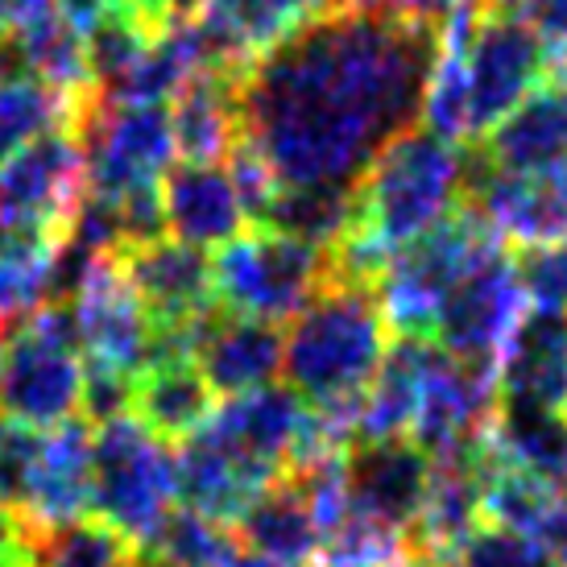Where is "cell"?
<instances>
[{
    "label": "cell",
    "mask_w": 567,
    "mask_h": 567,
    "mask_svg": "<svg viewBox=\"0 0 567 567\" xmlns=\"http://www.w3.org/2000/svg\"><path fill=\"white\" fill-rule=\"evenodd\" d=\"M435 30L340 0L240 75V142L282 190H352L414 128Z\"/></svg>",
    "instance_id": "cell-1"
},
{
    "label": "cell",
    "mask_w": 567,
    "mask_h": 567,
    "mask_svg": "<svg viewBox=\"0 0 567 567\" xmlns=\"http://www.w3.org/2000/svg\"><path fill=\"white\" fill-rule=\"evenodd\" d=\"M468 187L473 166L456 145L426 128L398 133L352 187V224L328 252L331 278L378 290L390 257L468 204Z\"/></svg>",
    "instance_id": "cell-2"
},
{
    "label": "cell",
    "mask_w": 567,
    "mask_h": 567,
    "mask_svg": "<svg viewBox=\"0 0 567 567\" xmlns=\"http://www.w3.org/2000/svg\"><path fill=\"white\" fill-rule=\"evenodd\" d=\"M390 352L378 290L331 278L282 336L286 385L319 410L357 406Z\"/></svg>",
    "instance_id": "cell-3"
},
{
    "label": "cell",
    "mask_w": 567,
    "mask_h": 567,
    "mask_svg": "<svg viewBox=\"0 0 567 567\" xmlns=\"http://www.w3.org/2000/svg\"><path fill=\"white\" fill-rule=\"evenodd\" d=\"M178 505V452L125 410L104 419L92 443V509L145 551Z\"/></svg>",
    "instance_id": "cell-4"
},
{
    "label": "cell",
    "mask_w": 567,
    "mask_h": 567,
    "mask_svg": "<svg viewBox=\"0 0 567 567\" xmlns=\"http://www.w3.org/2000/svg\"><path fill=\"white\" fill-rule=\"evenodd\" d=\"M502 245L473 204L456 207L426 237L398 249L378 278V302L385 328L406 340H431L447 295L468 269Z\"/></svg>",
    "instance_id": "cell-5"
},
{
    "label": "cell",
    "mask_w": 567,
    "mask_h": 567,
    "mask_svg": "<svg viewBox=\"0 0 567 567\" xmlns=\"http://www.w3.org/2000/svg\"><path fill=\"white\" fill-rule=\"evenodd\" d=\"M71 261V328L83 352V364L92 378L133 381L142 378L154 352H158V328L150 323L125 266L116 252H75L66 245Z\"/></svg>",
    "instance_id": "cell-6"
},
{
    "label": "cell",
    "mask_w": 567,
    "mask_h": 567,
    "mask_svg": "<svg viewBox=\"0 0 567 567\" xmlns=\"http://www.w3.org/2000/svg\"><path fill=\"white\" fill-rule=\"evenodd\" d=\"M212 282L220 311L278 328L331 282V257L274 228H249L212 257Z\"/></svg>",
    "instance_id": "cell-7"
},
{
    "label": "cell",
    "mask_w": 567,
    "mask_h": 567,
    "mask_svg": "<svg viewBox=\"0 0 567 567\" xmlns=\"http://www.w3.org/2000/svg\"><path fill=\"white\" fill-rule=\"evenodd\" d=\"M87 364L75 344L71 316L59 302H47L9 331L0 348V414L33 431L80 419Z\"/></svg>",
    "instance_id": "cell-8"
},
{
    "label": "cell",
    "mask_w": 567,
    "mask_h": 567,
    "mask_svg": "<svg viewBox=\"0 0 567 567\" xmlns=\"http://www.w3.org/2000/svg\"><path fill=\"white\" fill-rule=\"evenodd\" d=\"M87 195L100 204H125L158 195L162 178L174 171L178 145L166 104H104L95 95L80 125Z\"/></svg>",
    "instance_id": "cell-9"
},
{
    "label": "cell",
    "mask_w": 567,
    "mask_h": 567,
    "mask_svg": "<svg viewBox=\"0 0 567 567\" xmlns=\"http://www.w3.org/2000/svg\"><path fill=\"white\" fill-rule=\"evenodd\" d=\"M87 199L80 128H59L0 162V240L66 245Z\"/></svg>",
    "instance_id": "cell-10"
},
{
    "label": "cell",
    "mask_w": 567,
    "mask_h": 567,
    "mask_svg": "<svg viewBox=\"0 0 567 567\" xmlns=\"http://www.w3.org/2000/svg\"><path fill=\"white\" fill-rule=\"evenodd\" d=\"M547 80V47L530 21L518 17H481L464 38V100H468V137L481 145Z\"/></svg>",
    "instance_id": "cell-11"
},
{
    "label": "cell",
    "mask_w": 567,
    "mask_h": 567,
    "mask_svg": "<svg viewBox=\"0 0 567 567\" xmlns=\"http://www.w3.org/2000/svg\"><path fill=\"white\" fill-rule=\"evenodd\" d=\"M493 419H497V364L460 361L440 344H431L410 440L431 460L468 456L485 447Z\"/></svg>",
    "instance_id": "cell-12"
},
{
    "label": "cell",
    "mask_w": 567,
    "mask_h": 567,
    "mask_svg": "<svg viewBox=\"0 0 567 567\" xmlns=\"http://www.w3.org/2000/svg\"><path fill=\"white\" fill-rule=\"evenodd\" d=\"M526 311H530V302L518 286L514 257L505 252V245H497L447 295L431 344H440L460 361L497 364V352L514 336Z\"/></svg>",
    "instance_id": "cell-13"
},
{
    "label": "cell",
    "mask_w": 567,
    "mask_h": 567,
    "mask_svg": "<svg viewBox=\"0 0 567 567\" xmlns=\"http://www.w3.org/2000/svg\"><path fill=\"white\" fill-rule=\"evenodd\" d=\"M116 257L158 331H187L216 311V282H212V261L204 257V249L158 237Z\"/></svg>",
    "instance_id": "cell-14"
},
{
    "label": "cell",
    "mask_w": 567,
    "mask_h": 567,
    "mask_svg": "<svg viewBox=\"0 0 567 567\" xmlns=\"http://www.w3.org/2000/svg\"><path fill=\"white\" fill-rule=\"evenodd\" d=\"M348 502L357 514L406 535L431 485V456L414 440H357L344 452Z\"/></svg>",
    "instance_id": "cell-15"
},
{
    "label": "cell",
    "mask_w": 567,
    "mask_h": 567,
    "mask_svg": "<svg viewBox=\"0 0 567 567\" xmlns=\"http://www.w3.org/2000/svg\"><path fill=\"white\" fill-rule=\"evenodd\" d=\"M473 166V162H468ZM468 204L502 240L559 245L567 240V162L535 174H485L473 171Z\"/></svg>",
    "instance_id": "cell-16"
},
{
    "label": "cell",
    "mask_w": 567,
    "mask_h": 567,
    "mask_svg": "<svg viewBox=\"0 0 567 567\" xmlns=\"http://www.w3.org/2000/svg\"><path fill=\"white\" fill-rule=\"evenodd\" d=\"M340 0H204L195 21L220 71L245 75L257 59L295 38L302 25L336 9Z\"/></svg>",
    "instance_id": "cell-17"
},
{
    "label": "cell",
    "mask_w": 567,
    "mask_h": 567,
    "mask_svg": "<svg viewBox=\"0 0 567 567\" xmlns=\"http://www.w3.org/2000/svg\"><path fill=\"white\" fill-rule=\"evenodd\" d=\"M190 364L220 398L266 390L282 373V331L216 307L190 328Z\"/></svg>",
    "instance_id": "cell-18"
},
{
    "label": "cell",
    "mask_w": 567,
    "mask_h": 567,
    "mask_svg": "<svg viewBox=\"0 0 567 567\" xmlns=\"http://www.w3.org/2000/svg\"><path fill=\"white\" fill-rule=\"evenodd\" d=\"M92 443L95 431L87 419H66L42 431L30 497L21 509L30 535L63 530L92 514Z\"/></svg>",
    "instance_id": "cell-19"
},
{
    "label": "cell",
    "mask_w": 567,
    "mask_h": 567,
    "mask_svg": "<svg viewBox=\"0 0 567 567\" xmlns=\"http://www.w3.org/2000/svg\"><path fill=\"white\" fill-rule=\"evenodd\" d=\"M497 406L567 414V311H526L497 352Z\"/></svg>",
    "instance_id": "cell-20"
},
{
    "label": "cell",
    "mask_w": 567,
    "mask_h": 567,
    "mask_svg": "<svg viewBox=\"0 0 567 567\" xmlns=\"http://www.w3.org/2000/svg\"><path fill=\"white\" fill-rule=\"evenodd\" d=\"M473 171L535 174L567 162V75H547L473 150Z\"/></svg>",
    "instance_id": "cell-21"
},
{
    "label": "cell",
    "mask_w": 567,
    "mask_h": 567,
    "mask_svg": "<svg viewBox=\"0 0 567 567\" xmlns=\"http://www.w3.org/2000/svg\"><path fill=\"white\" fill-rule=\"evenodd\" d=\"M485 473H488V443L468 452V456L431 460L426 502L419 509L414 526L406 530L410 555L443 559V564L456 559V551L468 543V535H473L476 526H481Z\"/></svg>",
    "instance_id": "cell-22"
},
{
    "label": "cell",
    "mask_w": 567,
    "mask_h": 567,
    "mask_svg": "<svg viewBox=\"0 0 567 567\" xmlns=\"http://www.w3.org/2000/svg\"><path fill=\"white\" fill-rule=\"evenodd\" d=\"M162 220H166V233L190 249H207V245L220 249L240 237L245 204L228 166L174 162V171L162 178Z\"/></svg>",
    "instance_id": "cell-23"
},
{
    "label": "cell",
    "mask_w": 567,
    "mask_h": 567,
    "mask_svg": "<svg viewBox=\"0 0 567 567\" xmlns=\"http://www.w3.org/2000/svg\"><path fill=\"white\" fill-rule=\"evenodd\" d=\"M240 75L212 66L174 95V145L183 162L224 166L240 145Z\"/></svg>",
    "instance_id": "cell-24"
},
{
    "label": "cell",
    "mask_w": 567,
    "mask_h": 567,
    "mask_svg": "<svg viewBox=\"0 0 567 567\" xmlns=\"http://www.w3.org/2000/svg\"><path fill=\"white\" fill-rule=\"evenodd\" d=\"M128 410L166 443H183L212 419L216 394L207 390L190 357H154L150 369L133 381Z\"/></svg>",
    "instance_id": "cell-25"
},
{
    "label": "cell",
    "mask_w": 567,
    "mask_h": 567,
    "mask_svg": "<svg viewBox=\"0 0 567 567\" xmlns=\"http://www.w3.org/2000/svg\"><path fill=\"white\" fill-rule=\"evenodd\" d=\"M431 357V340H406L398 336L378 378L357 402V423H352V443L357 440H410V426L419 414V394H423V369Z\"/></svg>",
    "instance_id": "cell-26"
},
{
    "label": "cell",
    "mask_w": 567,
    "mask_h": 567,
    "mask_svg": "<svg viewBox=\"0 0 567 567\" xmlns=\"http://www.w3.org/2000/svg\"><path fill=\"white\" fill-rule=\"evenodd\" d=\"M233 530H237L240 547H249L252 555L299 559V564H311L319 555L316 518H311V505L295 476H282L266 493H257V502L240 514Z\"/></svg>",
    "instance_id": "cell-27"
},
{
    "label": "cell",
    "mask_w": 567,
    "mask_h": 567,
    "mask_svg": "<svg viewBox=\"0 0 567 567\" xmlns=\"http://www.w3.org/2000/svg\"><path fill=\"white\" fill-rule=\"evenodd\" d=\"M485 443L493 460L567 493V414L497 406Z\"/></svg>",
    "instance_id": "cell-28"
},
{
    "label": "cell",
    "mask_w": 567,
    "mask_h": 567,
    "mask_svg": "<svg viewBox=\"0 0 567 567\" xmlns=\"http://www.w3.org/2000/svg\"><path fill=\"white\" fill-rule=\"evenodd\" d=\"M92 104L95 95H66L33 75H9L0 83V162L47 133L80 128Z\"/></svg>",
    "instance_id": "cell-29"
},
{
    "label": "cell",
    "mask_w": 567,
    "mask_h": 567,
    "mask_svg": "<svg viewBox=\"0 0 567 567\" xmlns=\"http://www.w3.org/2000/svg\"><path fill=\"white\" fill-rule=\"evenodd\" d=\"M245 547L228 522H216L195 509H174L154 543L145 547V559L158 567H237Z\"/></svg>",
    "instance_id": "cell-30"
},
{
    "label": "cell",
    "mask_w": 567,
    "mask_h": 567,
    "mask_svg": "<svg viewBox=\"0 0 567 567\" xmlns=\"http://www.w3.org/2000/svg\"><path fill=\"white\" fill-rule=\"evenodd\" d=\"M66 245L50 240H0V319L42 311L59 286Z\"/></svg>",
    "instance_id": "cell-31"
},
{
    "label": "cell",
    "mask_w": 567,
    "mask_h": 567,
    "mask_svg": "<svg viewBox=\"0 0 567 567\" xmlns=\"http://www.w3.org/2000/svg\"><path fill=\"white\" fill-rule=\"evenodd\" d=\"M137 551L104 522H75L50 535H33L30 567H137Z\"/></svg>",
    "instance_id": "cell-32"
},
{
    "label": "cell",
    "mask_w": 567,
    "mask_h": 567,
    "mask_svg": "<svg viewBox=\"0 0 567 567\" xmlns=\"http://www.w3.org/2000/svg\"><path fill=\"white\" fill-rule=\"evenodd\" d=\"M410 555L406 535L348 509L344 518L319 538V567H394Z\"/></svg>",
    "instance_id": "cell-33"
},
{
    "label": "cell",
    "mask_w": 567,
    "mask_h": 567,
    "mask_svg": "<svg viewBox=\"0 0 567 567\" xmlns=\"http://www.w3.org/2000/svg\"><path fill=\"white\" fill-rule=\"evenodd\" d=\"M514 274L530 311H567V240L518 249Z\"/></svg>",
    "instance_id": "cell-34"
},
{
    "label": "cell",
    "mask_w": 567,
    "mask_h": 567,
    "mask_svg": "<svg viewBox=\"0 0 567 567\" xmlns=\"http://www.w3.org/2000/svg\"><path fill=\"white\" fill-rule=\"evenodd\" d=\"M38 447H42V431L0 414V509H9L17 518H21L25 497H30Z\"/></svg>",
    "instance_id": "cell-35"
},
{
    "label": "cell",
    "mask_w": 567,
    "mask_h": 567,
    "mask_svg": "<svg viewBox=\"0 0 567 567\" xmlns=\"http://www.w3.org/2000/svg\"><path fill=\"white\" fill-rule=\"evenodd\" d=\"M456 567H547V551L535 538L502 530V526H476L468 543L452 559Z\"/></svg>",
    "instance_id": "cell-36"
},
{
    "label": "cell",
    "mask_w": 567,
    "mask_h": 567,
    "mask_svg": "<svg viewBox=\"0 0 567 567\" xmlns=\"http://www.w3.org/2000/svg\"><path fill=\"white\" fill-rule=\"evenodd\" d=\"M348 4H361V9H385V13L410 17V21H423L431 30H440L447 17L456 13L464 0H348Z\"/></svg>",
    "instance_id": "cell-37"
},
{
    "label": "cell",
    "mask_w": 567,
    "mask_h": 567,
    "mask_svg": "<svg viewBox=\"0 0 567 567\" xmlns=\"http://www.w3.org/2000/svg\"><path fill=\"white\" fill-rule=\"evenodd\" d=\"M109 4L121 17H128V21H137V25H145V30H154V33H158L166 21H174L178 13H187L183 0H109Z\"/></svg>",
    "instance_id": "cell-38"
},
{
    "label": "cell",
    "mask_w": 567,
    "mask_h": 567,
    "mask_svg": "<svg viewBox=\"0 0 567 567\" xmlns=\"http://www.w3.org/2000/svg\"><path fill=\"white\" fill-rule=\"evenodd\" d=\"M33 535L25 530V522L0 509V567H30Z\"/></svg>",
    "instance_id": "cell-39"
},
{
    "label": "cell",
    "mask_w": 567,
    "mask_h": 567,
    "mask_svg": "<svg viewBox=\"0 0 567 567\" xmlns=\"http://www.w3.org/2000/svg\"><path fill=\"white\" fill-rule=\"evenodd\" d=\"M237 567H316V564H299V559H274V555H252V551H245V555H240Z\"/></svg>",
    "instance_id": "cell-40"
},
{
    "label": "cell",
    "mask_w": 567,
    "mask_h": 567,
    "mask_svg": "<svg viewBox=\"0 0 567 567\" xmlns=\"http://www.w3.org/2000/svg\"><path fill=\"white\" fill-rule=\"evenodd\" d=\"M13 47H9V42H4V38H0V83L9 80V71H13Z\"/></svg>",
    "instance_id": "cell-41"
},
{
    "label": "cell",
    "mask_w": 567,
    "mask_h": 567,
    "mask_svg": "<svg viewBox=\"0 0 567 567\" xmlns=\"http://www.w3.org/2000/svg\"><path fill=\"white\" fill-rule=\"evenodd\" d=\"M394 567H456V564H443V559H423V555H406L402 564Z\"/></svg>",
    "instance_id": "cell-42"
},
{
    "label": "cell",
    "mask_w": 567,
    "mask_h": 567,
    "mask_svg": "<svg viewBox=\"0 0 567 567\" xmlns=\"http://www.w3.org/2000/svg\"><path fill=\"white\" fill-rule=\"evenodd\" d=\"M551 559H555L559 567H567V535H564V543H559V551H555Z\"/></svg>",
    "instance_id": "cell-43"
},
{
    "label": "cell",
    "mask_w": 567,
    "mask_h": 567,
    "mask_svg": "<svg viewBox=\"0 0 567 567\" xmlns=\"http://www.w3.org/2000/svg\"><path fill=\"white\" fill-rule=\"evenodd\" d=\"M199 4H204V0H183V9H187V13H195Z\"/></svg>",
    "instance_id": "cell-44"
},
{
    "label": "cell",
    "mask_w": 567,
    "mask_h": 567,
    "mask_svg": "<svg viewBox=\"0 0 567 567\" xmlns=\"http://www.w3.org/2000/svg\"><path fill=\"white\" fill-rule=\"evenodd\" d=\"M137 567H158V564H150V559H145V564H137Z\"/></svg>",
    "instance_id": "cell-45"
},
{
    "label": "cell",
    "mask_w": 567,
    "mask_h": 567,
    "mask_svg": "<svg viewBox=\"0 0 567 567\" xmlns=\"http://www.w3.org/2000/svg\"><path fill=\"white\" fill-rule=\"evenodd\" d=\"M0 348H4V331H0Z\"/></svg>",
    "instance_id": "cell-46"
}]
</instances>
